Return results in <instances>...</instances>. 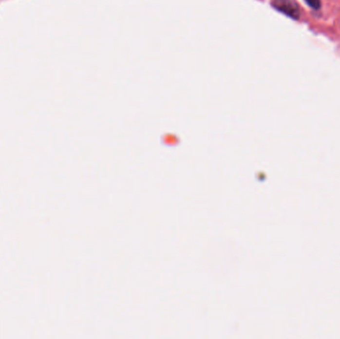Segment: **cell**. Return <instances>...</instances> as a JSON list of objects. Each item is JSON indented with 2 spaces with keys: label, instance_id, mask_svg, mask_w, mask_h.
I'll use <instances>...</instances> for the list:
<instances>
[{
  "label": "cell",
  "instance_id": "obj_2",
  "mask_svg": "<svg viewBox=\"0 0 340 339\" xmlns=\"http://www.w3.org/2000/svg\"><path fill=\"white\" fill-rule=\"evenodd\" d=\"M305 3L314 10H319L321 6V0H304Z\"/></svg>",
  "mask_w": 340,
  "mask_h": 339
},
{
  "label": "cell",
  "instance_id": "obj_1",
  "mask_svg": "<svg viewBox=\"0 0 340 339\" xmlns=\"http://www.w3.org/2000/svg\"><path fill=\"white\" fill-rule=\"evenodd\" d=\"M273 6L289 18L298 20L301 17L300 6L295 0H273Z\"/></svg>",
  "mask_w": 340,
  "mask_h": 339
}]
</instances>
